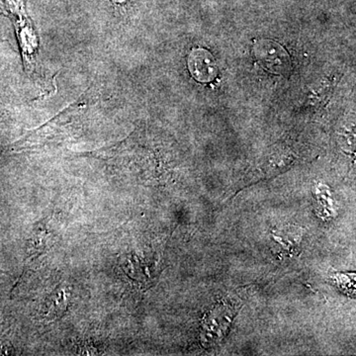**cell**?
I'll list each match as a JSON object with an SVG mask.
<instances>
[{
  "label": "cell",
  "mask_w": 356,
  "mask_h": 356,
  "mask_svg": "<svg viewBox=\"0 0 356 356\" xmlns=\"http://www.w3.org/2000/svg\"><path fill=\"white\" fill-rule=\"evenodd\" d=\"M254 54L257 62L269 72L286 76L291 70L289 55L276 42L261 40L254 44Z\"/></svg>",
  "instance_id": "6da1fadb"
},
{
  "label": "cell",
  "mask_w": 356,
  "mask_h": 356,
  "mask_svg": "<svg viewBox=\"0 0 356 356\" xmlns=\"http://www.w3.org/2000/svg\"><path fill=\"white\" fill-rule=\"evenodd\" d=\"M188 67L196 81L208 83L217 76L218 67L214 58L209 51L196 49L188 58Z\"/></svg>",
  "instance_id": "7a4b0ae2"
},
{
  "label": "cell",
  "mask_w": 356,
  "mask_h": 356,
  "mask_svg": "<svg viewBox=\"0 0 356 356\" xmlns=\"http://www.w3.org/2000/svg\"><path fill=\"white\" fill-rule=\"evenodd\" d=\"M70 295L67 288H57L47 298L43 307V316L49 322L64 316L69 305Z\"/></svg>",
  "instance_id": "3957f363"
},
{
  "label": "cell",
  "mask_w": 356,
  "mask_h": 356,
  "mask_svg": "<svg viewBox=\"0 0 356 356\" xmlns=\"http://www.w3.org/2000/svg\"><path fill=\"white\" fill-rule=\"evenodd\" d=\"M114 2H124L125 0H113Z\"/></svg>",
  "instance_id": "277c9868"
}]
</instances>
